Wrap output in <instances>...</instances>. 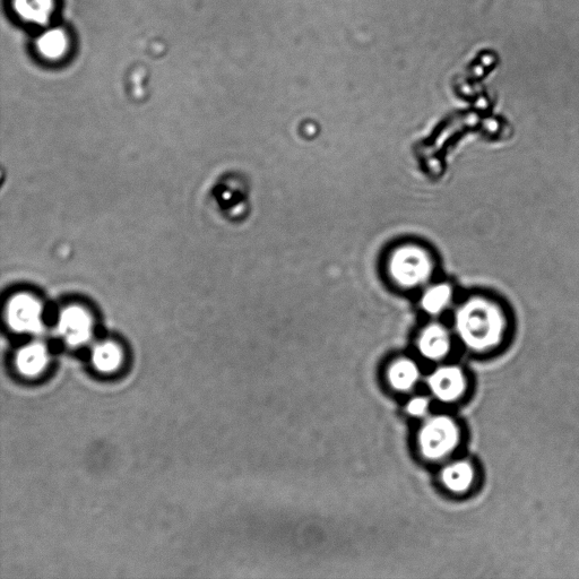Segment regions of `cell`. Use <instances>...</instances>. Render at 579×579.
I'll return each mask as SVG.
<instances>
[{
    "label": "cell",
    "instance_id": "cell-11",
    "mask_svg": "<svg viewBox=\"0 0 579 579\" xmlns=\"http://www.w3.org/2000/svg\"><path fill=\"white\" fill-rule=\"evenodd\" d=\"M17 368L23 375L36 376L47 365V352L40 344H32L17 354Z\"/></svg>",
    "mask_w": 579,
    "mask_h": 579
},
{
    "label": "cell",
    "instance_id": "cell-7",
    "mask_svg": "<svg viewBox=\"0 0 579 579\" xmlns=\"http://www.w3.org/2000/svg\"><path fill=\"white\" fill-rule=\"evenodd\" d=\"M418 347L423 357L439 360L444 358L451 349V339L445 328L431 325L422 332Z\"/></svg>",
    "mask_w": 579,
    "mask_h": 579
},
{
    "label": "cell",
    "instance_id": "cell-4",
    "mask_svg": "<svg viewBox=\"0 0 579 579\" xmlns=\"http://www.w3.org/2000/svg\"><path fill=\"white\" fill-rule=\"evenodd\" d=\"M41 307L27 295L15 297L8 305L7 319L16 332H37L41 327Z\"/></svg>",
    "mask_w": 579,
    "mask_h": 579
},
{
    "label": "cell",
    "instance_id": "cell-9",
    "mask_svg": "<svg viewBox=\"0 0 579 579\" xmlns=\"http://www.w3.org/2000/svg\"><path fill=\"white\" fill-rule=\"evenodd\" d=\"M420 371L413 361L401 359L394 362L388 370V379L397 391H410L418 383Z\"/></svg>",
    "mask_w": 579,
    "mask_h": 579
},
{
    "label": "cell",
    "instance_id": "cell-15",
    "mask_svg": "<svg viewBox=\"0 0 579 579\" xmlns=\"http://www.w3.org/2000/svg\"><path fill=\"white\" fill-rule=\"evenodd\" d=\"M429 406L430 403L426 397H414V399H412L408 405H406V412H408L412 417H422L427 414Z\"/></svg>",
    "mask_w": 579,
    "mask_h": 579
},
{
    "label": "cell",
    "instance_id": "cell-3",
    "mask_svg": "<svg viewBox=\"0 0 579 579\" xmlns=\"http://www.w3.org/2000/svg\"><path fill=\"white\" fill-rule=\"evenodd\" d=\"M390 271L393 279L403 287H416L429 279L432 263L425 250L403 247L392 256Z\"/></svg>",
    "mask_w": 579,
    "mask_h": 579
},
{
    "label": "cell",
    "instance_id": "cell-8",
    "mask_svg": "<svg viewBox=\"0 0 579 579\" xmlns=\"http://www.w3.org/2000/svg\"><path fill=\"white\" fill-rule=\"evenodd\" d=\"M442 480L449 490L461 494L472 486L474 481L473 466L465 461L448 465L443 470Z\"/></svg>",
    "mask_w": 579,
    "mask_h": 579
},
{
    "label": "cell",
    "instance_id": "cell-2",
    "mask_svg": "<svg viewBox=\"0 0 579 579\" xmlns=\"http://www.w3.org/2000/svg\"><path fill=\"white\" fill-rule=\"evenodd\" d=\"M460 429L448 417L439 416L428 420L419 432V447L428 460H440L451 454L460 443Z\"/></svg>",
    "mask_w": 579,
    "mask_h": 579
},
{
    "label": "cell",
    "instance_id": "cell-10",
    "mask_svg": "<svg viewBox=\"0 0 579 579\" xmlns=\"http://www.w3.org/2000/svg\"><path fill=\"white\" fill-rule=\"evenodd\" d=\"M14 7L23 20L45 24L54 10V0H14Z\"/></svg>",
    "mask_w": 579,
    "mask_h": 579
},
{
    "label": "cell",
    "instance_id": "cell-1",
    "mask_svg": "<svg viewBox=\"0 0 579 579\" xmlns=\"http://www.w3.org/2000/svg\"><path fill=\"white\" fill-rule=\"evenodd\" d=\"M456 328L466 347L485 352L496 348L503 340L506 321L497 306L487 300L475 299L458 311Z\"/></svg>",
    "mask_w": 579,
    "mask_h": 579
},
{
    "label": "cell",
    "instance_id": "cell-6",
    "mask_svg": "<svg viewBox=\"0 0 579 579\" xmlns=\"http://www.w3.org/2000/svg\"><path fill=\"white\" fill-rule=\"evenodd\" d=\"M58 327L68 344L79 345L90 337L91 319L82 308L69 307L60 315Z\"/></svg>",
    "mask_w": 579,
    "mask_h": 579
},
{
    "label": "cell",
    "instance_id": "cell-5",
    "mask_svg": "<svg viewBox=\"0 0 579 579\" xmlns=\"http://www.w3.org/2000/svg\"><path fill=\"white\" fill-rule=\"evenodd\" d=\"M428 385L438 400L453 402L464 394L466 379L460 368L446 366L438 368L429 376Z\"/></svg>",
    "mask_w": 579,
    "mask_h": 579
},
{
    "label": "cell",
    "instance_id": "cell-14",
    "mask_svg": "<svg viewBox=\"0 0 579 579\" xmlns=\"http://www.w3.org/2000/svg\"><path fill=\"white\" fill-rule=\"evenodd\" d=\"M452 291L447 285H436L427 291L422 299V306L429 314H438L444 310L451 300Z\"/></svg>",
    "mask_w": 579,
    "mask_h": 579
},
{
    "label": "cell",
    "instance_id": "cell-12",
    "mask_svg": "<svg viewBox=\"0 0 579 579\" xmlns=\"http://www.w3.org/2000/svg\"><path fill=\"white\" fill-rule=\"evenodd\" d=\"M42 56L49 59H58L66 53L68 41L66 34L60 30H49L43 33L37 43Z\"/></svg>",
    "mask_w": 579,
    "mask_h": 579
},
{
    "label": "cell",
    "instance_id": "cell-13",
    "mask_svg": "<svg viewBox=\"0 0 579 579\" xmlns=\"http://www.w3.org/2000/svg\"><path fill=\"white\" fill-rule=\"evenodd\" d=\"M92 359L95 367L103 373H109L119 366L120 361H122V353L115 344L105 343L95 348Z\"/></svg>",
    "mask_w": 579,
    "mask_h": 579
}]
</instances>
